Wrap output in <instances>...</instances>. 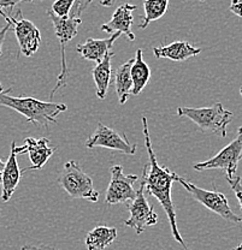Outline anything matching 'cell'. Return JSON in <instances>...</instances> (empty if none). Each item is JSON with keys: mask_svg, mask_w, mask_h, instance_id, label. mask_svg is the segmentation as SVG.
<instances>
[{"mask_svg": "<svg viewBox=\"0 0 242 250\" xmlns=\"http://www.w3.org/2000/svg\"><path fill=\"white\" fill-rule=\"evenodd\" d=\"M142 126H144L145 146L148 154V163L144 167V174H142V183L145 184V191L151 196L155 197L160 202L161 207L165 210L168 215L169 223H170L171 232L174 238L177 243L187 249L186 243L182 238L177 228V220H176V209L174 206L173 199H171V189H173L174 182H177V173L170 171L168 167H164L158 164L157 156L153 150L152 142H151L150 130H148V121L146 117L141 118Z\"/></svg>", "mask_w": 242, "mask_h": 250, "instance_id": "cell-1", "label": "cell"}, {"mask_svg": "<svg viewBox=\"0 0 242 250\" xmlns=\"http://www.w3.org/2000/svg\"><path fill=\"white\" fill-rule=\"evenodd\" d=\"M11 88L4 89L0 83V106L9 107L22 114L28 123L47 126L57 123V116L66 111V105L59 103H47L30 96H11Z\"/></svg>", "mask_w": 242, "mask_h": 250, "instance_id": "cell-2", "label": "cell"}, {"mask_svg": "<svg viewBox=\"0 0 242 250\" xmlns=\"http://www.w3.org/2000/svg\"><path fill=\"white\" fill-rule=\"evenodd\" d=\"M176 112L177 116L193 121L201 131H210L222 137L226 136V126L234 118L233 112L225 109L220 103H216L211 107L202 108L179 106Z\"/></svg>", "mask_w": 242, "mask_h": 250, "instance_id": "cell-3", "label": "cell"}, {"mask_svg": "<svg viewBox=\"0 0 242 250\" xmlns=\"http://www.w3.org/2000/svg\"><path fill=\"white\" fill-rule=\"evenodd\" d=\"M58 183L72 199H86L98 202L99 192L93 187V181L80 167L77 161L70 160L64 165Z\"/></svg>", "mask_w": 242, "mask_h": 250, "instance_id": "cell-4", "label": "cell"}, {"mask_svg": "<svg viewBox=\"0 0 242 250\" xmlns=\"http://www.w3.org/2000/svg\"><path fill=\"white\" fill-rule=\"evenodd\" d=\"M177 182L182 184V187L189 192V195L193 197L195 201L201 203V205L205 206L207 209L212 210L213 213H216V214H218L220 217L225 219L226 221H230V223L235 224L242 223V218L236 215L235 213L231 210L224 194L217 191V190L210 191V190L202 189V188L195 186L192 182L184 179L183 177L178 176Z\"/></svg>", "mask_w": 242, "mask_h": 250, "instance_id": "cell-5", "label": "cell"}, {"mask_svg": "<svg viewBox=\"0 0 242 250\" xmlns=\"http://www.w3.org/2000/svg\"><path fill=\"white\" fill-rule=\"evenodd\" d=\"M242 159V126L239 127L238 136L235 137L226 147L223 148L218 154L202 163L194 164V170L206 171L213 168L224 170L228 178L235 176L240 160Z\"/></svg>", "mask_w": 242, "mask_h": 250, "instance_id": "cell-6", "label": "cell"}, {"mask_svg": "<svg viewBox=\"0 0 242 250\" xmlns=\"http://www.w3.org/2000/svg\"><path fill=\"white\" fill-rule=\"evenodd\" d=\"M0 15L11 24V27H14L21 53L25 57H32L35 54L41 42L40 30L35 27V24L25 20L21 10H17L14 16H7L0 10Z\"/></svg>", "mask_w": 242, "mask_h": 250, "instance_id": "cell-7", "label": "cell"}, {"mask_svg": "<svg viewBox=\"0 0 242 250\" xmlns=\"http://www.w3.org/2000/svg\"><path fill=\"white\" fill-rule=\"evenodd\" d=\"M129 218L124 221L126 226L134 229L137 234H141L146 229L155 225L158 221V214L154 212V207L150 205L146 199L145 184H140L139 189L136 190V196L130 203L129 207Z\"/></svg>", "mask_w": 242, "mask_h": 250, "instance_id": "cell-8", "label": "cell"}, {"mask_svg": "<svg viewBox=\"0 0 242 250\" xmlns=\"http://www.w3.org/2000/svg\"><path fill=\"white\" fill-rule=\"evenodd\" d=\"M111 181L106 190L105 202L109 205H118L127 201H132L136 196L134 184L139 177L136 174H124L121 165H113L110 167Z\"/></svg>", "mask_w": 242, "mask_h": 250, "instance_id": "cell-9", "label": "cell"}, {"mask_svg": "<svg viewBox=\"0 0 242 250\" xmlns=\"http://www.w3.org/2000/svg\"><path fill=\"white\" fill-rule=\"evenodd\" d=\"M85 145L89 149L97 147L108 148L127 155H134L137 149L136 143H130L126 135L114 131L103 123H98L97 130L88 137Z\"/></svg>", "mask_w": 242, "mask_h": 250, "instance_id": "cell-10", "label": "cell"}, {"mask_svg": "<svg viewBox=\"0 0 242 250\" xmlns=\"http://www.w3.org/2000/svg\"><path fill=\"white\" fill-rule=\"evenodd\" d=\"M27 153V146H16V142L12 141L11 143V150H10V155L7 161L5 163L4 170L1 171L2 173V182H1V200L2 202H7L14 192L16 191L18 183H20L21 176H22V170H20L17 163V155L24 154Z\"/></svg>", "mask_w": 242, "mask_h": 250, "instance_id": "cell-11", "label": "cell"}, {"mask_svg": "<svg viewBox=\"0 0 242 250\" xmlns=\"http://www.w3.org/2000/svg\"><path fill=\"white\" fill-rule=\"evenodd\" d=\"M134 10H136V5L129 4V2L119 5L116 11L113 12L110 22L101 25V30L108 34H124V35H127L129 41H134L135 35L132 31V22H134V18H132V11Z\"/></svg>", "mask_w": 242, "mask_h": 250, "instance_id": "cell-12", "label": "cell"}, {"mask_svg": "<svg viewBox=\"0 0 242 250\" xmlns=\"http://www.w3.org/2000/svg\"><path fill=\"white\" fill-rule=\"evenodd\" d=\"M119 36H121V33L111 34V38L103 39V40L88 38L85 42H81L76 46V51L83 59L95 62L98 64L103 61L106 53L110 52V48H112V45Z\"/></svg>", "mask_w": 242, "mask_h": 250, "instance_id": "cell-13", "label": "cell"}, {"mask_svg": "<svg viewBox=\"0 0 242 250\" xmlns=\"http://www.w3.org/2000/svg\"><path fill=\"white\" fill-rule=\"evenodd\" d=\"M24 145L27 146V153L29 155L32 166L22 170V173L25 171L43 168L48 161V159L56 152V148L49 146V140L46 139V137L39 140L33 139V137H27L24 140Z\"/></svg>", "mask_w": 242, "mask_h": 250, "instance_id": "cell-14", "label": "cell"}, {"mask_svg": "<svg viewBox=\"0 0 242 250\" xmlns=\"http://www.w3.org/2000/svg\"><path fill=\"white\" fill-rule=\"evenodd\" d=\"M201 52V48L192 46L187 41H175L166 46L154 47L153 54L155 58H165L174 62H183L192 57L198 56Z\"/></svg>", "mask_w": 242, "mask_h": 250, "instance_id": "cell-15", "label": "cell"}, {"mask_svg": "<svg viewBox=\"0 0 242 250\" xmlns=\"http://www.w3.org/2000/svg\"><path fill=\"white\" fill-rule=\"evenodd\" d=\"M114 56L113 52H109L100 62H98L97 66L92 70L93 78H94L95 85H97V96L101 100H104L108 93L109 87H110L111 75H112V69H111V59Z\"/></svg>", "mask_w": 242, "mask_h": 250, "instance_id": "cell-16", "label": "cell"}, {"mask_svg": "<svg viewBox=\"0 0 242 250\" xmlns=\"http://www.w3.org/2000/svg\"><path fill=\"white\" fill-rule=\"evenodd\" d=\"M132 62H134V58L119 65L118 69L114 72V87H116V93L118 96V103L122 106L128 101L129 96L132 95V81L130 76V69H132Z\"/></svg>", "mask_w": 242, "mask_h": 250, "instance_id": "cell-17", "label": "cell"}, {"mask_svg": "<svg viewBox=\"0 0 242 250\" xmlns=\"http://www.w3.org/2000/svg\"><path fill=\"white\" fill-rule=\"evenodd\" d=\"M130 76L132 81V95H139L151 78V69L142 58L141 49H137L136 54H135L134 62L130 69Z\"/></svg>", "mask_w": 242, "mask_h": 250, "instance_id": "cell-18", "label": "cell"}, {"mask_svg": "<svg viewBox=\"0 0 242 250\" xmlns=\"http://www.w3.org/2000/svg\"><path fill=\"white\" fill-rule=\"evenodd\" d=\"M117 238V229L109 226H97L86 237L88 250H104Z\"/></svg>", "mask_w": 242, "mask_h": 250, "instance_id": "cell-19", "label": "cell"}, {"mask_svg": "<svg viewBox=\"0 0 242 250\" xmlns=\"http://www.w3.org/2000/svg\"><path fill=\"white\" fill-rule=\"evenodd\" d=\"M169 2L170 0H145V15L141 18V23L139 24L140 29H146L151 22H154L163 17L168 10Z\"/></svg>", "mask_w": 242, "mask_h": 250, "instance_id": "cell-20", "label": "cell"}, {"mask_svg": "<svg viewBox=\"0 0 242 250\" xmlns=\"http://www.w3.org/2000/svg\"><path fill=\"white\" fill-rule=\"evenodd\" d=\"M75 2H76V0H56L52 4L51 10L58 17L67 18L70 17V14H71Z\"/></svg>", "mask_w": 242, "mask_h": 250, "instance_id": "cell-21", "label": "cell"}, {"mask_svg": "<svg viewBox=\"0 0 242 250\" xmlns=\"http://www.w3.org/2000/svg\"><path fill=\"white\" fill-rule=\"evenodd\" d=\"M226 181H228L229 186H230L233 191L235 192V196L238 197L239 202L242 208V184H241V178L240 177H233V178H228L226 177Z\"/></svg>", "mask_w": 242, "mask_h": 250, "instance_id": "cell-22", "label": "cell"}, {"mask_svg": "<svg viewBox=\"0 0 242 250\" xmlns=\"http://www.w3.org/2000/svg\"><path fill=\"white\" fill-rule=\"evenodd\" d=\"M23 1H34V0H0V10L12 9V7L16 6L17 4Z\"/></svg>", "mask_w": 242, "mask_h": 250, "instance_id": "cell-23", "label": "cell"}, {"mask_svg": "<svg viewBox=\"0 0 242 250\" xmlns=\"http://www.w3.org/2000/svg\"><path fill=\"white\" fill-rule=\"evenodd\" d=\"M230 11L233 12L234 15L242 18V0H231Z\"/></svg>", "mask_w": 242, "mask_h": 250, "instance_id": "cell-24", "label": "cell"}, {"mask_svg": "<svg viewBox=\"0 0 242 250\" xmlns=\"http://www.w3.org/2000/svg\"><path fill=\"white\" fill-rule=\"evenodd\" d=\"M10 28H11V24L7 22L6 25H4V27L0 29V58H1V54H2V45H4V41L5 39H6V34Z\"/></svg>", "mask_w": 242, "mask_h": 250, "instance_id": "cell-25", "label": "cell"}, {"mask_svg": "<svg viewBox=\"0 0 242 250\" xmlns=\"http://www.w3.org/2000/svg\"><path fill=\"white\" fill-rule=\"evenodd\" d=\"M21 250H58L57 248L49 246H24Z\"/></svg>", "mask_w": 242, "mask_h": 250, "instance_id": "cell-26", "label": "cell"}, {"mask_svg": "<svg viewBox=\"0 0 242 250\" xmlns=\"http://www.w3.org/2000/svg\"><path fill=\"white\" fill-rule=\"evenodd\" d=\"M117 0H101L100 1V5H103V6H106V7H110L114 5V2H116ZM199 1H202L204 2L205 0H199Z\"/></svg>", "mask_w": 242, "mask_h": 250, "instance_id": "cell-27", "label": "cell"}, {"mask_svg": "<svg viewBox=\"0 0 242 250\" xmlns=\"http://www.w3.org/2000/svg\"><path fill=\"white\" fill-rule=\"evenodd\" d=\"M4 167H5V163L1 160V159H0V171L4 170Z\"/></svg>", "mask_w": 242, "mask_h": 250, "instance_id": "cell-28", "label": "cell"}, {"mask_svg": "<svg viewBox=\"0 0 242 250\" xmlns=\"http://www.w3.org/2000/svg\"><path fill=\"white\" fill-rule=\"evenodd\" d=\"M233 250H242V243L240 244V246H238L236 248H234Z\"/></svg>", "mask_w": 242, "mask_h": 250, "instance_id": "cell-29", "label": "cell"}, {"mask_svg": "<svg viewBox=\"0 0 242 250\" xmlns=\"http://www.w3.org/2000/svg\"><path fill=\"white\" fill-rule=\"evenodd\" d=\"M1 182H2V173L1 171H0V184H1Z\"/></svg>", "mask_w": 242, "mask_h": 250, "instance_id": "cell-30", "label": "cell"}, {"mask_svg": "<svg viewBox=\"0 0 242 250\" xmlns=\"http://www.w3.org/2000/svg\"><path fill=\"white\" fill-rule=\"evenodd\" d=\"M240 94H241V95H242V87L240 88Z\"/></svg>", "mask_w": 242, "mask_h": 250, "instance_id": "cell-31", "label": "cell"}]
</instances>
